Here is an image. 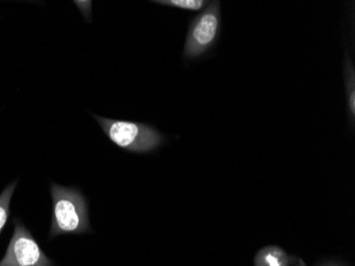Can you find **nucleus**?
<instances>
[{
	"instance_id": "nucleus-3",
	"label": "nucleus",
	"mask_w": 355,
	"mask_h": 266,
	"mask_svg": "<svg viewBox=\"0 0 355 266\" xmlns=\"http://www.w3.org/2000/svg\"><path fill=\"white\" fill-rule=\"evenodd\" d=\"M220 29V3L212 1L189 26L183 51L185 59H197L209 51L218 40Z\"/></svg>"
},
{
	"instance_id": "nucleus-4",
	"label": "nucleus",
	"mask_w": 355,
	"mask_h": 266,
	"mask_svg": "<svg viewBox=\"0 0 355 266\" xmlns=\"http://www.w3.org/2000/svg\"><path fill=\"white\" fill-rule=\"evenodd\" d=\"M0 266H55L37 240L19 219H14V231Z\"/></svg>"
},
{
	"instance_id": "nucleus-6",
	"label": "nucleus",
	"mask_w": 355,
	"mask_h": 266,
	"mask_svg": "<svg viewBox=\"0 0 355 266\" xmlns=\"http://www.w3.org/2000/svg\"><path fill=\"white\" fill-rule=\"evenodd\" d=\"M345 83H346L347 105H348L350 123L355 122V69L350 58L347 56L345 63Z\"/></svg>"
},
{
	"instance_id": "nucleus-11",
	"label": "nucleus",
	"mask_w": 355,
	"mask_h": 266,
	"mask_svg": "<svg viewBox=\"0 0 355 266\" xmlns=\"http://www.w3.org/2000/svg\"><path fill=\"white\" fill-rule=\"evenodd\" d=\"M287 266H305L304 263H303L302 260L299 259V258L296 257H291V260H289L288 265Z\"/></svg>"
},
{
	"instance_id": "nucleus-1",
	"label": "nucleus",
	"mask_w": 355,
	"mask_h": 266,
	"mask_svg": "<svg viewBox=\"0 0 355 266\" xmlns=\"http://www.w3.org/2000/svg\"><path fill=\"white\" fill-rule=\"evenodd\" d=\"M53 219L49 239L62 235H83L91 232L87 198L79 189L53 183Z\"/></svg>"
},
{
	"instance_id": "nucleus-9",
	"label": "nucleus",
	"mask_w": 355,
	"mask_h": 266,
	"mask_svg": "<svg viewBox=\"0 0 355 266\" xmlns=\"http://www.w3.org/2000/svg\"><path fill=\"white\" fill-rule=\"evenodd\" d=\"M76 6L79 8L81 13L85 16L87 22H91L92 19V1H75Z\"/></svg>"
},
{
	"instance_id": "nucleus-5",
	"label": "nucleus",
	"mask_w": 355,
	"mask_h": 266,
	"mask_svg": "<svg viewBox=\"0 0 355 266\" xmlns=\"http://www.w3.org/2000/svg\"><path fill=\"white\" fill-rule=\"evenodd\" d=\"M291 257L278 246L262 248L254 258V266H287Z\"/></svg>"
},
{
	"instance_id": "nucleus-8",
	"label": "nucleus",
	"mask_w": 355,
	"mask_h": 266,
	"mask_svg": "<svg viewBox=\"0 0 355 266\" xmlns=\"http://www.w3.org/2000/svg\"><path fill=\"white\" fill-rule=\"evenodd\" d=\"M153 3L166 6V7L175 8V9L185 10V11L199 12L205 10L209 1H205V0H155Z\"/></svg>"
},
{
	"instance_id": "nucleus-2",
	"label": "nucleus",
	"mask_w": 355,
	"mask_h": 266,
	"mask_svg": "<svg viewBox=\"0 0 355 266\" xmlns=\"http://www.w3.org/2000/svg\"><path fill=\"white\" fill-rule=\"evenodd\" d=\"M93 116L103 128L105 135L123 151L137 153H150L166 141V138L159 130L147 124Z\"/></svg>"
},
{
	"instance_id": "nucleus-7",
	"label": "nucleus",
	"mask_w": 355,
	"mask_h": 266,
	"mask_svg": "<svg viewBox=\"0 0 355 266\" xmlns=\"http://www.w3.org/2000/svg\"><path fill=\"white\" fill-rule=\"evenodd\" d=\"M19 185L17 180H14L10 185L6 187L3 193L0 194V235L3 232V228L7 225L8 219L10 216V203H11L12 197L14 192Z\"/></svg>"
},
{
	"instance_id": "nucleus-10",
	"label": "nucleus",
	"mask_w": 355,
	"mask_h": 266,
	"mask_svg": "<svg viewBox=\"0 0 355 266\" xmlns=\"http://www.w3.org/2000/svg\"><path fill=\"white\" fill-rule=\"evenodd\" d=\"M318 266H348L347 264L343 263V262L335 261V260H332V261H326L324 263L319 264Z\"/></svg>"
}]
</instances>
